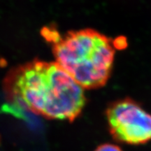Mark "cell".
I'll list each match as a JSON object with an SVG mask.
<instances>
[{"instance_id":"1","label":"cell","mask_w":151,"mask_h":151,"mask_svg":"<svg viewBox=\"0 0 151 151\" xmlns=\"http://www.w3.org/2000/svg\"><path fill=\"white\" fill-rule=\"evenodd\" d=\"M14 104L45 118L73 121L86 104L83 88L58 63L36 61L6 81Z\"/></svg>"},{"instance_id":"2","label":"cell","mask_w":151,"mask_h":151,"mask_svg":"<svg viewBox=\"0 0 151 151\" xmlns=\"http://www.w3.org/2000/svg\"><path fill=\"white\" fill-rule=\"evenodd\" d=\"M42 35L52 44L57 63L83 88H97L106 83L114 60V41L93 29L61 37L54 28L45 27Z\"/></svg>"},{"instance_id":"3","label":"cell","mask_w":151,"mask_h":151,"mask_svg":"<svg viewBox=\"0 0 151 151\" xmlns=\"http://www.w3.org/2000/svg\"><path fill=\"white\" fill-rule=\"evenodd\" d=\"M111 134L119 142L144 144L151 141V114L129 98L118 100L107 109Z\"/></svg>"},{"instance_id":"4","label":"cell","mask_w":151,"mask_h":151,"mask_svg":"<svg viewBox=\"0 0 151 151\" xmlns=\"http://www.w3.org/2000/svg\"><path fill=\"white\" fill-rule=\"evenodd\" d=\"M94 151H122L118 146L111 143H105L98 146Z\"/></svg>"}]
</instances>
